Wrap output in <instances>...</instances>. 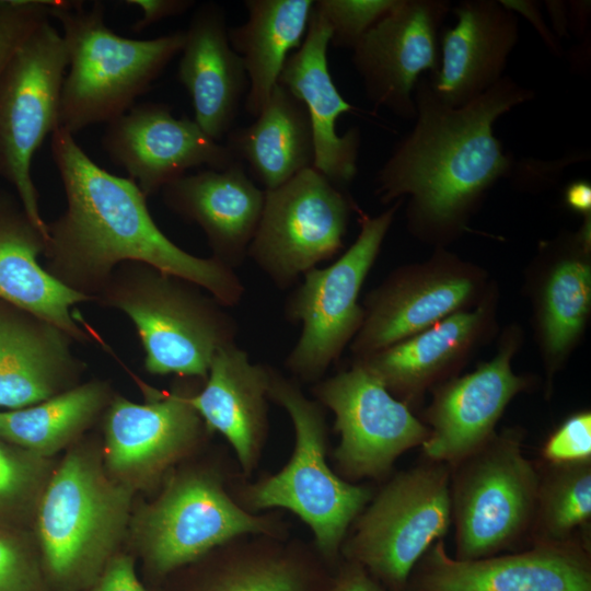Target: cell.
<instances>
[{
	"mask_svg": "<svg viewBox=\"0 0 591 591\" xmlns=\"http://www.w3.org/2000/svg\"><path fill=\"white\" fill-rule=\"evenodd\" d=\"M227 147L265 190L313 167L314 140L303 103L277 84L255 120L227 135Z\"/></svg>",
	"mask_w": 591,
	"mask_h": 591,
	"instance_id": "obj_30",
	"label": "cell"
},
{
	"mask_svg": "<svg viewBox=\"0 0 591 591\" xmlns=\"http://www.w3.org/2000/svg\"><path fill=\"white\" fill-rule=\"evenodd\" d=\"M325 591H387L362 566L341 560L333 569Z\"/></svg>",
	"mask_w": 591,
	"mask_h": 591,
	"instance_id": "obj_40",
	"label": "cell"
},
{
	"mask_svg": "<svg viewBox=\"0 0 591 591\" xmlns=\"http://www.w3.org/2000/svg\"><path fill=\"white\" fill-rule=\"evenodd\" d=\"M267 396L290 417L292 454L280 471L255 482L236 472L230 493L251 513L278 508L296 514L310 528L314 547L334 569L341 560L340 549L351 524L374 490L368 484L350 483L331 468L326 408L308 397L298 381L270 367Z\"/></svg>",
	"mask_w": 591,
	"mask_h": 591,
	"instance_id": "obj_3",
	"label": "cell"
},
{
	"mask_svg": "<svg viewBox=\"0 0 591 591\" xmlns=\"http://www.w3.org/2000/svg\"><path fill=\"white\" fill-rule=\"evenodd\" d=\"M359 209L345 188L305 169L265 190L247 257L277 288H290L343 248L350 216Z\"/></svg>",
	"mask_w": 591,
	"mask_h": 591,
	"instance_id": "obj_12",
	"label": "cell"
},
{
	"mask_svg": "<svg viewBox=\"0 0 591 591\" xmlns=\"http://www.w3.org/2000/svg\"><path fill=\"white\" fill-rule=\"evenodd\" d=\"M127 5L137 7L141 16L132 24L134 32L142 30L162 20L181 15L189 10L195 1L193 0H126Z\"/></svg>",
	"mask_w": 591,
	"mask_h": 591,
	"instance_id": "obj_41",
	"label": "cell"
},
{
	"mask_svg": "<svg viewBox=\"0 0 591 591\" xmlns=\"http://www.w3.org/2000/svg\"><path fill=\"white\" fill-rule=\"evenodd\" d=\"M406 591H591V557L576 537L476 559H457L436 542L414 568Z\"/></svg>",
	"mask_w": 591,
	"mask_h": 591,
	"instance_id": "obj_17",
	"label": "cell"
},
{
	"mask_svg": "<svg viewBox=\"0 0 591 591\" xmlns=\"http://www.w3.org/2000/svg\"><path fill=\"white\" fill-rule=\"evenodd\" d=\"M545 7L552 20V31L555 36L558 39L568 36L570 28L568 4L563 1H545Z\"/></svg>",
	"mask_w": 591,
	"mask_h": 591,
	"instance_id": "obj_44",
	"label": "cell"
},
{
	"mask_svg": "<svg viewBox=\"0 0 591 591\" xmlns=\"http://www.w3.org/2000/svg\"><path fill=\"white\" fill-rule=\"evenodd\" d=\"M453 12L456 23L442 28L438 69L428 80L441 102L456 108L505 77L520 28L517 14L497 0H463Z\"/></svg>",
	"mask_w": 591,
	"mask_h": 591,
	"instance_id": "obj_21",
	"label": "cell"
},
{
	"mask_svg": "<svg viewBox=\"0 0 591 591\" xmlns=\"http://www.w3.org/2000/svg\"><path fill=\"white\" fill-rule=\"evenodd\" d=\"M185 392H158L143 403L116 396L104 421V467L136 489L158 483L211 433Z\"/></svg>",
	"mask_w": 591,
	"mask_h": 591,
	"instance_id": "obj_16",
	"label": "cell"
},
{
	"mask_svg": "<svg viewBox=\"0 0 591 591\" xmlns=\"http://www.w3.org/2000/svg\"><path fill=\"white\" fill-rule=\"evenodd\" d=\"M108 402L106 384L89 382L35 405L0 410V439L47 459L73 442Z\"/></svg>",
	"mask_w": 591,
	"mask_h": 591,
	"instance_id": "obj_32",
	"label": "cell"
},
{
	"mask_svg": "<svg viewBox=\"0 0 591 591\" xmlns=\"http://www.w3.org/2000/svg\"><path fill=\"white\" fill-rule=\"evenodd\" d=\"M47 480V459L0 439V526L36 507Z\"/></svg>",
	"mask_w": 591,
	"mask_h": 591,
	"instance_id": "obj_34",
	"label": "cell"
},
{
	"mask_svg": "<svg viewBox=\"0 0 591 591\" xmlns=\"http://www.w3.org/2000/svg\"><path fill=\"white\" fill-rule=\"evenodd\" d=\"M104 15L100 1L86 9L80 1L60 0L53 11L68 55L58 128L72 135L129 111L184 44V31L149 39L120 36Z\"/></svg>",
	"mask_w": 591,
	"mask_h": 591,
	"instance_id": "obj_5",
	"label": "cell"
},
{
	"mask_svg": "<svg viewBox=\"0 0 591 591\" xmlns=\"http://www.w3.org/2000/svg\"><path fill=\"white\" fill-rule=\"evenodd\" d=\"M38 561L22 540L0 526V591H46Z\"/></svg>",
	"mask_w": 591,
	"mask_h": 591,
	"instance_id": "obj_37",
	"label": "cell"
},
{
	"mask_svg": "<svg viewBox=\"0 0 591 591\" xmlns=\"http://www.w3.org/2000/svg\"><path fill=\"white\" fill-rule=\"evenodd\" d=\"M314 0H245L247 20L229 27V40L241 57L248 91L246 112L256 117L274 88L289 56L302 44Z\"/></svg>",
	"mask_w": 591,
	"mask_h": 591,
	"instance_id": "obj_31",
	"label": "cell"
},
{
	"mask_svg": "<svg viewBox=\"0 0 591 591\" xmlns=\"http://www.w3.org/2000/svg\"><path fill=\"white\" fill-rule=\"evenodd\" d=\"M134 323L151 374L205 382L215 354L236 343L235 318L212 296L141 263H123L99 291Z\"/></svg>",
	"mask_w": 591,
	"mask_h": 591,
	"instance_id": "obj_6",
	"label": "cell"
},
{
	"mask_svg": "<svg viewBox=\"0 0 591 591\" xmlns=\"http://www.w3.org/2000/svg\"><path fill=\"white\" fill-rule=\"evenodd\" d=\"M311 393L335 416L339 442L333 451L334 467L350 483L385 478L395 461L429 434L409 406L356 361L312 384Z\"/></svg>",
	"mask_w": 591,
	"mask_h": 591,
	"instance_id": "obj_13",
	"label": "cell"
},
{
	"mask_svg": "<svg viewBox=\"0 0 591 591\" xmlns=\"http://www.w3.org/2000/svg\"><path fill=\"white\" fill-rule=\"evenodd\" d=\"M205 556L195 591H325L333 572L313 543L289 535H244Z\"/></svg>",
	"mask_w": 591,
	"mask_h": 591,
	"instance_id": "obj_27",
	"label": "cell"
},
{
	"mask_svg": "<svg viewBox=\"0 0 591 591\" xmlns=\"http://www.w3.org/2000/svg\"><path fill=\"white\" fill-rule=\"evenodd\" d=\"M132 491L88 449L62 459L36 503L42 569L56 591H83L97 581L126 529Z\"/></svg>",
	"mask_w": 591,
	"mask_h": 591,
	"instance_id": "obj_4",
	"label": "cell"
},
{
	"mask_svg": "<svg viewBox=\"0 0 591 591\" xmlns=\"http://www.w3.org/2000/svg\"><path fill=\"white\" fill-rule=\"evenodd\" d=\"M533 97L532 90L505 76L454 108L422 77L414 93V127L376 173L378 198L390 204L407 197V227L419 240L438 247L454 241L488 192L511 175L513 157L496 137L495 123Z\"/></svg>",
	"mask_w": 591,
	"mask_h": 591,
	"instance_id": "obj_1",
	"label": "cell"
},
{
	"mask_svg": "<svg viewBox=\"0 0 591 591\" xmlns=\"http://www.w3.org/2000/svg\"><path fill=\"white\" fill-rule=\"evenodd\" d=\"M70 339L56 326L0 304V407H27L73 387L78 364Z\"/></svg>",
	"mask_w": 591,
	"mask_h": 591,
	"instance_id": "obj_28",
	"label": "cell"
},
{
	"mask_svg": "<svg viewBox=\"0 0 591 591\" xmlns=\"http://www.w3.org/2000/svg\"><path fill=\"white\" fill-rule=\"evenodd\" d=\"M502 5L515 14L526 18L537 34L541 36L545 46L556 56H561V46L559 39L545 23L540 5L535 1L529 0H499Z\"/></svg>",
	"mask_w": 591,
	"mask_h": 591,
	"instance_id": "obj_42",
	"label": "cell"
},
{
	"mask_svg": "<svg viewBox=\"0 0 591 591\" xmlns=\"http://www.w3.org/2000/svg\"><path fill=\"white\" fill-rule=\"evenodd\" d=\"M50 148L67 199L65 212L48 224L44 253L54 277L92 297L118 265L134 262L192 282L227 308L241 302L245 288L235 270L171 241L134 181L99 166L65 129L51 134Z\"/></svg>",
	"mask_w": 591,
	"mask_h": 591,
	"instance_id": "obj_2",
	"label": "cell"
},
{
	"mask_svg": "<svg viewBox=\"0 0 591 591\" xmlns=\"http://www.w3.org/2000/svg\"><path fill=\"white\" fill-rule=\"evenodd\" d=\"M269 370L251 362L235 343L215 354L202 389L187 394L210 433L227 439L245 478L258 466L268 437Z\"/></svg>",
	"mask_w": 591,
	"mask_h": 591,
	"instance_id": "obj_25",
	"label": "cell"
},
{
	"mask_svg": "<svg viewBox=\"0 0 591 591\" xmlns=\"http://www.w3.org/2000/svg\"><path fill=\"white\" fill-rule=\"evenodd\" d=\"M590 216L577 232L563 233L540 250L533 289L537 341L548 385L578 344L591 308Z\"/></svg>",
	"mask_w": 591,
	"mask_h": 591,
	"instance_id": "obj_23",
	"label": "cell"
},
{
	"mask_svg": "<svg viewBox=\"0 0 591 591\" xmlns=\"http://www.w3.org/2000/svg\"><path fill=\"white\" fill-rule=\"evenodd\" d=\"M401 204L378 216L359 209L360 230L350 247L329 266L306 271L288 297L285 316L302 327L285 367L299 383L322 380L359 332L364 317L359 294Z\"/></svg>",
	"mask_w": 591,
	"mask_h": 591,
	"instance_id": "obj_10",
	"label": "cell"
},
{
	"mask_svg": "<svg viewBox=\"0 0 591 591\" xmlns=\"http://www.w3.org/2000/svg\"><path fill=\"white\" fill-rule=\"evenodd\" d=\"M524 431L506 428L451 467L455 558L476 559L514 548L531 532L540 467L523 453Z\"/></svg>",
	"mask_w": 591,
	"mask_h": 591,
	"instance_id": "obj_9",
	"label": "cell"
},
{
	"mask_svg": "<svg viewBox=\"0 0 591 591\" xmlns=\"http://www.w3.org/2000/svg\"><path fill=\"white\" fill-rule=\"evenodd\" d=\"M591 517V461L540 468L536 509L530 535L535 543L570 540Z\"/></svg>",
	"mask_w": 591,
	"mask_h": 591,
	"instance_id": "obj_33",
	"label": "cell"
},
{
	"mask_svg": "<svg viewBox=\"0 0 591 591\" xmlns=\"http://www.w3.org/2000/svg\"><path fill=\"white\" fill-rule=\"evenodd\" d=\"M161 193L170 210L200 227L211 257L234 270L245 262L262 216L265 189L240 162L185 174Z\"/></svg>",
	"mask_w": 591,
	"mask_h": 591,
	"instance_id": "obj_24",
	"label": "cell"
},
{
	"mask_svg": "<svg viewBox=\"0 0 591 591\" xmlns=\"http://www.w3.org/2000/svg\"><path fill=\"white\" fill-rule=\"evenodd\" d=\"M184 32L177 77L192 99L194 120L219 142L233 129L243 97L245 101L247 74L230 44L220 5H200Z\"/></svg>",
	"mask_w": 591,
	"mask_h": 591,
	"instance_id": "obj_26",
	"label": "cell"
},
{
	"mask_svg": "<svg viewBox=\"0 0 591 591\" xmlns=\"http://www.w3.org/2000/svg\"><path fill=\"white\" fill-rule=\"evenodd\" d=\"M501 338L490 360L433 387L425 416L429 434L421 444L427 461L452 467L476 452L496 433L512 398L531 386L530 378L512 369L520 329L510 327Z\"/></svg>",
	"mask_w": 591,
	"mask_h": 591,
	"instance_id": "obj_18",
	"label": "cell"
},
{
	"mask_svg": "<svg viewBox=\"0 0 591 591\" xmlns=\"http://www.w3.org/2000/svg\"><path fill=\"white\" fill-rule=\"evenodd\" d=\"M451 466L427 461L391 477L351 524L340 555L387 591H406L426 552L452 523Z\"/></svg>",
	"mask_w": 591,
	"mask_h": 591,
	"instance_id": "obj_8",
	"label": "cell"
},
{
	"mask_svg": "<svg viewBox=\"0 0 591 591\" xmlns=\"http://www.w3.org/2000/svg\"><path fill=\"white\" fill-rule=\"evenodd\" d=\"M489 291L475 305L367 357L354 359L387 391L410 407L424 394L460 369L487 338L495 321Z\"/></svg>",
	"mask_w": 591,
	"mask_h": 591,
	"instance_id": "obj_20",
	"label": "cell"
},
{
	"mask_svg": "<svg viewBox=\"0 0 591 591\" xmlns=\"http://www.w3.org/2000/svg\"><path fill=\"white\" fill-rule=\"evenodd\" d=\"M589 2L573 1L568 4L569 24L575 32L582 34L586 32L589 18Z\"/></svg>",
	"mask_w": 591,
	"mask_h": 591,
	"instance_id": "obj_45",
	"label": "cell"
},
{
	"mask_svg": "<svg viewBox=\"0 0 591 591\" xmlns=\"http://www.w3.org/2000/svg\"><path fill=\"white\" fill-rule=\"evenodd\" d=\"M46 240L19 207L0 197V300L61 329L85 335L71 315L73 305L93 299L54 277L38 263Z\"/></svg>",
	"mask_w": 591,
	"mask_h": 591,
	"instance_id": "obj_29",
	"label": "cell"
},
{
	"mask_svg": "<svg viewBox=\"0 0 591 591\" xmlns=\"http://www.w3.org/2000/svg\"><path fill=\"white\" fill-rule=\"evenodd\" d=\"M169 475L159 497L138 519V541L149 568L167 576L244 535H289L281 513H251L232 497L235 471L190 465Z\"/></svg>",
	"mask_w": 591,
	"mask_h": 591,
	"instance_id": "obj_7",
	"label": "cell"
},
{
	"mask_svg": "<svg viewBox=\"0 0 591 591\" xmlns=\"http://www.w3.org/2000/svg\"><path fill=\"white\" fill-rule=\"evenodd\" d=\"M60 0H0V77L30 35L53 19Z\"/></svg>",
	"mask_w": 591,
	"mask_h": 591,
	"instance_id": "obj_36",
	"label": "cell"
},
{
	"mask_svg": "<svg viewBox=\"0 0 591 591\" xmlns=\"http://www.w3.org/2000/svg\"><path fill=\"white\" fill-rule=\"evenodd\" d=\"M68 55L50 21L39 25L0 77V175L15 189L33 225L48 240L32 161L48 134L59 127Z\"/></svg>",
	"mask_w": 591,
	"mask_h": 591,
	"instance_id": "obj_11",
	"label": "cell"
},
{
	"mask_svg": "<svg viewBox=\"0 0 591 591\" xmlns=\"http://www.w3.org/2000/svg\"><path fill=\"white\" fill-rule=\"evenodd\" d=\"M101 143L146 197L190 169L221 170L237 162L225 144L211 139L194 119L175 117L163 103L134 105L106 124Z\"/></svg>",
	"mask_w": 591,
	"mask_h": 591,
	"instance_id": "obj_19",
	"label": "cell"
},
{
	"mask_svg": "<svg viewBox=\"0 0 591 591\" xmlns=\"http://www.w3.org/2000/svg\"><path fill=\"white\" fill-rule=\"evenodd\" d=\"M448 0H396L394 7L359 40L351 61L366 95L402 119H415V89L439 65Z\"/></svg>",
	"mask_w": 591,
	"mask_h": 591,
	"instance_id": "obj_15",
	"label": "cell"
},
{
	"mask_svg": "<svg viewBox=\"0 0 591 591\" xmlns=\"http://www.w3.org/2000/svg\"><path fill=\"white\" fill-rule=\"evenodd\" d=\"M541 456L546 464L591 461V413L567 417L545 440Z\"/></svg>",
	"mask_w": 591,
	"mask_h": 591,
	"instance_id": "obj_38",
	"label": "cell"
},
{
	"mask_svg": "<svg viewBox=\"0 0 591 591\" xmlns=\"http://www.w3.org/2000/svg\"><path fill=\"white\" fill-rule=\"evenodd\" d=\"M331 28L313 5L308 31L301 46L287 59L278 83L304 105L314 140L313 167L338 187L345 188L358 173L360 130L336 131L337 119L357 109L336 88L328 70L327 50Z\"/></svg>",
	"mask_w": 591,
	"mask_h": 591,
	"instance_id": "obj_22",
	"label": "cell"
},
{
	"mask_svg": "<svg viewBox=\"0 0 591 591\" xmlns=\"http://www.w3.org/2000/svg\"><path fill=\"white\" fill-rule=\"evenodd\" d=\"M477 266L443 247L427 260L392 271L362 304L364 317L350 350L359 359L406 339L484 298Z\"/></svg>",
	"mask_w": 591,
	"mask_h": 591,
	"instance_id": "obj_14",
	"label": "cell"
},
{
	"mask_svg": "<svg viewBox=\"0 0 591 591\" xmlns=\"http://www.w3.org/2000/svg\"><path fill=\"white\" fill-rule=\"evenodd\" d=\"M396 3V0H317L315 8L331 28V44L352 50L364 34Z\"/></svg>",
	"mask_w": 591,
	"mask_h": 591,
	"instance_id": "obj_35",
	"label": "cell"
},
{
	"mask_svg": "<svg viewBox=\"0 0 591 591\" xmlns=\"http://www.w3.org/2000/svg\"><path fill=\"white\" fill-rule=\"evenodd\" d=\"M90 591H147L135 571L134 560L115 554Z\"/></svg>",
	"mask_w": 591,
	"mask_h": 591,
	"instance_id": "obj_39",
	"label": "cell"
},
{
	"mask_svg": "<svg viewBox=\"0 0 591 591\" xmlns=\"http://www.w3.org/2000/svg\"><path fill=\"white\" fill-rule=\"evenodd\" d=\"M565 204L573 211L591 215V185L586 179H577L567 185L564 192Z\"/></svg>",
	"mask_w": 591,
	"mask_h": 591,
	"instance_id": "obj_43",
	"label": "cell"
}]
</instances>
